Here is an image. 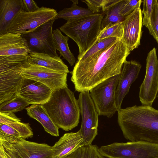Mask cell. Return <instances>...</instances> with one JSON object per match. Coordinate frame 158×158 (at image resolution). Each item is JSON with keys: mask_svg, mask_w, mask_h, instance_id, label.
I'll return each instance as SVG.
<instances>
[{"mask_svg": "<svg viewBox=\"0 0 158 158\" xmlns=\"http://www.w3.org/2000/svg\"><path fill=\"white\" fill-rule=\"evenodd\" d=\"M130 53L122 39L85 59L77 60L71 79L76 91H89L102 81L120 73Z\"/></svg>", "mask_w": 158, "mask_h": 158, "instance_id": "cell-1", "label": "cell"}, {"mask_svg": "<svg viewBox=\"0 0 158 158\" xmlns=\"http://www.w3.org/2000/svg\"><path fill=\"white\" fill-rule=\"evenodd\" d=\"M117 112L118 123L126 139L158 146V110L135 105Z\"/></svg>", "mask_w": 158, "mask_h": 158, "instance_id": "cell-2", "label": "cell"}, {"mask_svg": "<svg viewBox=\"0 0 158 158\" xmlns=\"http://www.w3.org/2000/svg\"><path fill=\"white\" fill-rule=\"evenodd\" d=\"M41 104L59 128L68 131L78 126L81 114L79 102L68 86L53 90L48 101Z\"/></svg>", "mask_w": 158, "mask_h": 158, "instance_id": "cell-3", "label": "cell"}, {"mask_svg": "<svg viewBox=\"0 0 158 158\" xmlns=\"http://www.w3.org/2000/svg\"><path fill=\"white\" fill-rule=\"evenodd\" d=\"M104 13L101 12L67 21L60 30L73 40L79 48L77 60L95 44L101 30Z\"/></svg>", "mask_w": 158, "mask_h": 158, "instance_id": "cell-4", "label": "cell"}, {"mask_svg": "<svg viewBox=\"0 0 158 158\" xmlns=\"http://www.w3.org/2000/svg\"><path fill=\"white\" fill-rule=\"evenodd\" d=\"M52 146L0 132V158H52Z\"/></svg>", "mask_w": 158, "mask_h": 158, "instance_id": "cell-5", "label": "cell"}, {"mask_svg": "<svg viewBox=\"0 0 158 158\" xmlns=\"http://www.w3.org/2000/svg\"><path fill=\"white\" fill-rule=\"evenodd\" d=\"M99 150L107 158H158V146L142 142H115Z\"/></svg>", "mask_w": 158, "mask_h": 158, "instance_id": "cell-6", "label": "cell"}, {"mask_svg": "<svg viewBox=\"0 0 158 158\" xmlns=\"http://www.w3.org/2000/svg\"><path fill=\"white\" fill-rule=\"evenodd\" d=\"M120 74L102 81L89 91L99 115L111 118L118 111L115 92Z\"/></svg>", "mask_w": 158, "mask_h": 158, "instance_id": "cell-7", "label": "cell"}, {"mask_svg": "<svg viewBox=\"0 0 158 158\" xmlns=\"http://www.w3.org/2000/svg\"><path fill=\"white\" fill-rule=\"evenodd\" d=\"M57 13L53 9L44 6L33 12L22 10L10 24L7 32L21 35L30 33L43 24L55 19Z\"/></svg>", "mask_w": 158, "mask_h": 158, "instance_id": "cell-8", "label": "cell"}, {"mask_svg": "<svg viewBox=\"0 0 158 158\" xmlns=\"http://www.w3.org/2000/svg\"><path fill=\"white\" fill-rule=\"evenodd\" d=\"M78 100L82 118L79 131L83 139V145L91 144L98 135L99 113L89 91L80 92Z\"/></svg>", "mask_w": 158, "mask_h": 158, "instance_id": "cell-9", "label": "cell"}, {"mask_svg": "<svg viewBox=\"0 0 158 158\" xmlns=\"http://www.w3.org/2000/svg\"><path fill=\"white\" fill-rule=\"evenodd\" d=\"M26 62L11 60L0 63V104L17 96L18 87L23 78L20 73Z\"/></svg>", "mask_w": 158, "mask_h": 158, "instance_id": "cell-10", "label": "cell"}, {"mask_svg": "<svg viewBox=\"0 0 158 158\" xmlns=\"http://www.w3.org/2000/svg\"><path fill=\"white\" fill-rule=\"evenodd\" d=\"M55 19H52L34 31L21 35L26 40L31 52L44 53L54 57L59 56L54 44L52 27Z\"/></svg>", "mask_w": 158, "mask_h": 158, "instance_id": "cell-11", "label": "cell"}, {"mask_svg": "<svg viewBox=\"0 0 158 158\" xmlns=\"http://www.w3.org/2000/svg\"><path fill=\"white\" fill-rule=\"evenodd\" d=\"M20 74L23 78L40 82L53 90L68 86L67 73L31 64L27 61L25 64Z\"/></svg>", "mask_w": 158, "mask_h": 158, "instance_id": "cell-12", "label": "cell"}, {"mask_svg": "<svg viewBox=\"0 0 158 158\" xmlns=\"http://www.w3.org/2000/svg\"><path fill=\"white\" fill-rule=\"evenodd\" d=\"M158 92V59L156 49L148 53L146 74L139 88V98L142 105L151 106Z\"/></svg>", "mask_w": 158, "mask_h": 158, "instance_id": "cell-13", "label": "cell"}, {"mask_svg": "<svg viewBox=\"0 0 158 158\" xmlns=\"http://www.w3.org/2000/svg\"><path fill=\"white\" fill-rule=\"evenodd\" d=\"M53 90L38 81L23 78L18 87L16 95L29 104H43L49 99Z\"/></svg>", "mask_w": 158, "mask_h": 158, "instance_id": "cell-14", "label": "cell"}, {"mask_svg": "<svg viewBox=\"0 0 158 158\" xmlns=\"http://www.w3.org/2000/svg\"><path fill=\"white\" fill-rule=\"evenodd\" d=\"M141 68V65L135 61L126 60L124 62L115 92L118 111L121 108L123 99L128 93L132 84L138 77Z\"/></svg>", "mask_w": 158, "mask_h": 158, "instance_id": "cell-15", "label": "cell"}, {"mask_svg": "<svg viewBox=\"0 0 158 158\" xmlns=\"http://www.w3.org/2000/svg\"><path fill=\"white\" fill-rule=\"evenodd\" d=\"M123 22V40L131 52L140 45L142 25V13L140 8H136L125 17Z\"/></svg>", "mask_w": 158, "mask_h": 158, "instance_id": "cell-16", "label": "cell"}, {"mask_svg": "<svg viewBox=\"0 0 158 158\" xmlns=\"http://www.w3.org/2000/svg\"><path fill=\"white\" fill-rule=\"evenodd\" d=\"M30 52L21 34L6 32L0 35V56H28Z\"/></svg>", "mask_w": 158, "mask_h": 158, "instance_id": "cell-17", "label": "cell"}, {"mask_svg": "<svg viewBox=\"0 0 158 158\" xmlns=\"http://www.w3.org/2000/svg\"><path fill=\"white\" fill-rule=\"evenodd\" d=\"M83 139L80 131L66 133L52 146V158H66L83 146Z\"/></svg>", "mask_w": 158, "mask_h": 158, "instance_id": "cell-18", "label": "cell"}, {"mask_svg": "<svg viewBox=\"0 0 158 158\" xmlns=\"http://www.w3.org/2000/svg\"><path fill=\"white\" fill-rule=\"evenodd\" d=\"M24 10L22 0H0V35L6 32L16 15Z\"/></svg>", "mask_w": 158, "mask_h": 158, "instance_id": "cell-19", "label": "cell"}, {"mask_svg": "<svg viewBox=\"0 0 158 158\" xmlns=\"http://www.w3.org/2000/svg\"><path fill=\"white\" fill-rule=\"evenodd\" d=\"M27 61L30 63L54 71L67 73L70 72L68 66L60 56L54 57L47 54L31 52Z\"/></svg>", "mask_w": 158, "mask_h": 158, "instance_id": "cell-20", "label": "cell"}, {"mask_svg": "<svg viewBox=\"0 0 158 158\" xmlns=\"http://www.w3.org/2000/svg\"><path fill=\"white\" fill-rule=\"evenodd\" d=\"M27 114L38 121L44 130L52 136H59V128L52 121L41 104H32L26 108Z\"/></svg>", "mask_w": 158, "mask_h": 158, "instance_id": "cell-21", "label": "cell"}, {"mask_svg": "<svg viewBox=\"0 0 158 158\" xmlns=\"http://www.w3.org/2000/svg\"><path fill=\"white\" fill-rule=\"evenodd\" d=\"M0 124H6L12 127L19 133L20 137L23 139L33 136V132L29 124L21 122L14 113H0Z\"/></svg>", "mask_w": 158, "mask_h": 158, "instance_id": "cell-22", "label": "cell"}, {"mask_svg": "<svg viewBox=\"0 0 158 158\" xmlns=\"http://www.w3.org/2000/svg\"><path fill=\"white\" fill-rule=\"evenodd\" d=\"M53 35L56 49L59 52L60 55L68 61L71 66H73L76 63V58L68 45L69 37L64 35L58 28L53 30Z\"/></svg>", "mask_w": 158, "mask_h": 158, "instance_id": "cell-23", "label": "cell"}, {"mask_svg": "<svg viewBox=\"0 0 158 158\" xmlns=\"http://www.w3.org/2000/svg\"><path fill=\"white\" fill-rule=\"evenodd\" d=\"M128 1V0H119L118 2L103 12L104 16L102 22L101 30L110 24H114L123 21L125 17L121 15L119 11Z\"/></svg>", "mask_w": 158, "mask_h": 158, "instance_id": "cell-24", "label": "cell"}, {"mask_svg": "<svg viewBox=\"0 0 158 158\" xmlns=\"http://www.w3.org/2000/svg\"><path fill=\"white\" fill-rule=\"evenodd\" d=\"M94 13L90 9L73 4L69 8H64L58 12L55 20L62 19L67 21L78 19Z\"/></svg>", "mask_w": 158, "mask_h": 158, "instance_id": "cell-25", "label": "cell"}, {"mask_svg": "<svg viewBox=\"0 0 158 158\" xmlns=\"http://www.w3.org/2000/svg\"><path fill=\"white\" fill-rule=\"evenodd\" d=\"M99 148L92 144L82 146L66 158H107L100 153Z\"/></svg>", "mask_w": 158, "mask_h": 158, "instance_id": "cell-26", "label": "cell"}, {"mask_svg": "<svg viewBox=\"0 0 158 158\" xmlns=\"http://www.w3.org/2000/svg\"><path fill=\"white\" fill-rule=\"evenodd\" d=\"M123 22L110 24L101 30L95 44L106 38L114 37L119 40L123 39Z\"/></svg>", "mask_w": 158, "mask_h": 158, "instance_id": "cell-27", "label": "cell"}, {"mask_svg": "<svg viewBox=\"0 0 158 158\" xmlns=\"http://www.w3.org/2000/svg\"><path fill=\"white\" fill-rule=\"evenodd\" d=\"M29 105L25 99L17 95L0 104V113L7 114L20 111Z\"/></svg>", "mask_w": 158, "mask_h": 158, "instance_id": "cell-28", "label": "cell"}, {"mask_svg": "<svg viewBox=\"0 0 158 158\" xmlns=\"http://www.w3.org/2000/svg\"><path fill=\"white\" fill-rule=\"evenodd\" d=\"M118 40L115 37H111L100 40L85 52L77 60H82L87 58L97 52L106 48Z\"/></svg>", "mask_w": 158, "mask_h": 158, "instance_id": "cell-29", "label": "cell"}, {"mask_svg": "<svg viewBox=\"0 0 158 158\" xmlns=\"http://www.w3.org/2000/svg\"><path fill=\"white\" fill-rule=\"evenodd\" d=\"M150 33L158 44V0H155L150 19Z\"/></svg>", "mask_w": 158, "mask_h": 158, "instance_id": "cell-30", "label": "cell"}, {"mask_svg": "<svg viewBox=\"0 0 158 158\" xmlns=\"http://www.w3.org/2000/svg\"><path fill=\"white\" fill-rule=\"evenodd\" d=\"M155 0L143 1V9L142 11L144 15L142 19V24L148 29L150 27V19Z\"/></svg>", "mask_w": 158, "mask_h": 158, "instance_id": "cell-31", "label": "cell"}, {"mask_svg": "<svg viewBox=\"0 0 158 158\" xmlns=\"http://www.w3.org/2000/svg\"><path fill=\"white\" fill-rule=\"evenodd\" d=\"M142 2L141 0H128L120 10L119 14L124 17L128 15L136 8H140Z\"/></svg>", "mask_w": 158, "mask_h": 158, "instance_id": "cell-32", "label": "cell"}, {"mask_svg": "<svg viewBox=\"0 0 158 158\" xmlns=\"http://www.w3.org/2000/svg\"><path fill=\"white\" fill-rule=\"evenodd\" d=\"M85 3L88 8L91 10L94 13L100 12L102 10L106 5L109 0H84L81 1Z\"/></svg>", "mask_w": 158, "mask_h": 158, "instance_id": "cell-33", "label": "cell"}, {"mask_svg": "<svg viewBox=\"0 0 158 158\" xmlns=\"http://www.w3.org/2000/svg\"><path fill=\"white\" fill-rule=\"evenodd\" d=\"M0 132L6 135L21 138L19 133L10 126L4 124H0Z\"/></svg>", "mask_w": 158, "mask_h": 158, "instance_id": "cell-34", "label": "cell"}, {"mask_svg": "<svg viewBox=\"0 0 158 158\" xmlns=\"http://www.w3.org/2000/svg\"><path fill=\"white\" fill-rule=\"evenodd\" d=\"M24 10L27 12H33L38 10L39 7L33 0H22Z\"/></svg>", "mask_w": 158, "mask_h": 158, "instance_id": "cell-35", "label": "cell"}, {"mask_svg": "<svg viewBox=\"0 0 158 158\" xmlns=\"http://www.w3.org/2000/svg\"><path fill=\"white\" fill-rule=\"evenodd\" d=\"M73 2V4L77 5L78 3V1L77 0H70Z\"/></svg>", "mask_w": 158, "mask_h": 158, "instance_id": "cell-36", "label": "cell"}]
</instances>
